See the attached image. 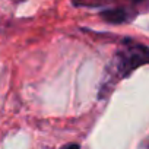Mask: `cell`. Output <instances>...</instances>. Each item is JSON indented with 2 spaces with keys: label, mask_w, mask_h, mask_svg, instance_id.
Returning a JSON list of instances; mask_svg holds the SVG:
<instances>
[{
  "label": "cell",
  "mask_w": 149,
  "mask_h": 149,
  "mask_svg": "<svg viewBox=\"0 0 149 149\" xmlns=\"http://www.w3.org/2000/svg\"><path fill=\"white\" fill-rule=\"evenodd\" d=\"M101 18L110 24H121L127 21V12L124 9H110L101 13Z\"/></svg>",
  "instance_id": "obj_1"
},
{
  "label": "cell",
  "mask_w": 149,
  "mask_h": 149,
  "mask_svg": "<svg viewBox=\"0 0 149 149\" xmlns=\"http://www.w3.org/2000/svg\"><path fill=\"white\" fill-rule=\"evenodd\" d=\"M60 149H79V145H76V143H69V145L61 146Z\"/></svg>",
  "instance_id": "obj_2"
},
{
  "label": "cell",
  "mask_w": 149,
  "mask_h": 149,
  "mask_svg": "<svg viewBox=\"0 0 149 149\" xmlns=\"http://www.w3.org/2000/svg\"><path fill=\"white\" fill-rule=\"evenodd\" d=\"M132 2H134V3H139V2H142V0H132Z\"/></svg>",
  "instance_id": "obj_3"
}]
</instances>
